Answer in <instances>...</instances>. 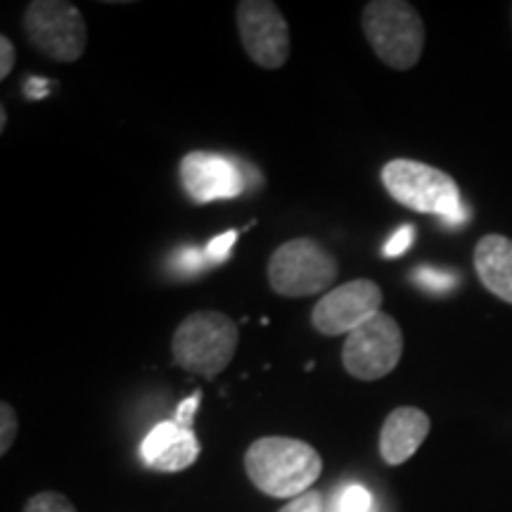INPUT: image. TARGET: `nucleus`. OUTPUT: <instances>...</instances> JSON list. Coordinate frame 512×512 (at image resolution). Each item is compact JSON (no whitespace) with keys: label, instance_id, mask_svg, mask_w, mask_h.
<instances>
[{"label":"nucleus","instance_id":"f257e3e1","mask_svg":"<svg viewBox=\"0 0 512 512\" xmlns=\"http://www.w3.org/2000/svg\"><path fill=\"white\" fill-rule=\"evenodd\" d=\"M245 470L249 482L266 496L292 501L318 482L323 458L302 439L261 437L247 448Z\"/></svg>","mask_w":512,"mask_h":512},{"label":"nucleus","instance_id":"f03ea898","mask_svg":"<svg viewBox=\"0 0 512 512\" xmlns=\"http://www.w3.org/2000/svg\"><path fill=\"white\" fill-rule=\"evenodd\" d=\"M382 185L401 207L434 214L448 223L465 221L458 183L437 166L418 159H392L382 166Z\"/></svg>","mask_w":512,"mask_h":512},{"label":"nucleus","instance_id":"7ed1b4c3","mask_svg":"<svg viewBox=\"0 0 512 512\" xmlns=\"http://www.w3.org/2000/svg\"><path fill=\"white\" fill-rule=\"evenodd\" d=\"M240 330L233 318L221 311H195L181 320L174 332V363L192 375L214 380L235 358Z\"/></svg>","mask_w":512,"mask_h":512},{"label":"nucleus","instance_id":"20e7f679","mask_svg":"<svg viewBox=\"0 0 512 512\" xmlns=\"http://www.w3.org/2000/svg\"><path fill=\"white\" fill-rule=\"evenodd\" d=\"M361 29L375 55L396 72H408L425 48V22L406 0H373L363 8Z\"/></svg>","mask_w":512,"mask_h":512},{"label":"nucleus","instance_id":"39448f33","mask_svg":"<svg viewBox=\"0 0 512 512\" xmlns=\"http://www.w3.org/2000/svg\"><path fill=\"white\" fill-rule=\"evenodd\" d=\"M337 278V261L311 238H294L268 261V285L280 297H311L328 292Z\"/></svg>","mask_w":512,"mask_h":512},{"label":"nucleus","instance_id":"423d86ee","mask_svg":"<svg viewBox=\"0 0 512 512\" xmlns=\"http://www.w3.org/2000/svg\"><path fill=\"white\" fill-rule=\"evenodd\" d=\"M24 34L38 53L53 62H76L86 53V19L67 0H34L24 10Z\"/></svg>","mask_w":512,"mask_h":512},{"label":"nucleus","instance_id":"0eeeda50","mask_svg":"<svg viewBox=\"0 0 512 512\" xmlns=\"http://www.w3.org/2000/svg\"><path fill=\"white\" fill-rule=\"evenodd\" d=\"M403 356V332L389 313H377L347 335L342 349L344 370L363 382L387 377Z\"/></svg>","mask_w":512,"mask_h":512},{"label":"nucleus","instance_id":"6e6552de","mask_svg":"<svg viewBox=\"0 0 512 512\" xmlns=\"http://www.w3.org/2000/svg\"><path fill=\"white\" fill-rule=\"evenodd\" d=\"M238 34L249 60L264 69L285 67L290 57V27L271 0H242L235 10Z\"/></svg>","mask_w":512,"mask_h":512},{"label":"nucleus","instance_id":"1a4fd4ad","mask_svg":"<svg viewBox=\"0 0 512 512\" xmlns=\"http://www.w3.org/2000/svg\"><path fill=\"white\" fill-rule=\"evenodd\" d=\"M382 299L380 285L373 280H351L318 299L311 311V323L325 337L351 335L366 320L380 313Z\"/></svg>","mask_w":512,"mask_h":512},{"label":"nucleus","instance_id":"9d476101","mask_svg":"<svg viewBox=\"0 0 512 512\" xmlns=\"http://www.w3.org/2000/svg\"><path fill=\"white\" fill-rule=\"evenodd\" d=\"M185 195L195 204L235 200L245 192L247 178L235 159L219 152H188L178 166Z\"/></svg>","mask_w":512,"mask_h":512},{"label":"nucleus","instance_id":"9b49d317","mask_svg":"<svg viewBox=\"0 0 512 512\" xmlns=\"http://www.w3.org/2000/svg\"><path fill=\"white\" fill-rule=\"evenodd\" d=\"M202 446L197 434L176 420L157 422L140 444V458L150 470L183 472L200 458Z\"/></svg>","mask_w":512,"mask_h":512},{"label":"nucleus","instance_id":"f8f14e48","mask_svg":"<svg viewBox=\"0 0 512 512\" xmlns=\"http://www.w3.org/2000/svg\"><path fill=\"white\" fill-rule=\"evenodd\" d=\"M430 415L415 406H401L387 415L380 432V453L387 465H403L413 458L430 434Z\"/></svg>","mask_w":512,"mask_h":512},{"label":"nucleus","instance_id":"ddd939ff","mask_svg":"<svg viewBox=\"0 0 512 512\" xmlns=\"http://www.w3.org/2000/svg\"><path fill=\"white\" fill-rule=\"evenodd\" d=\"M475 271L494 297L512 304V240L505 235H484L475 247Z\"/></svg>","mask_w":512,"mask_h":512},{"label":"nucleus","instance_id":"4468645a","mask_svg":"<svg viewBox=\"0 0 512 512\" xmlns=\"http://www.w3.org/2000/svg\"><path fill=\"white\" fill-rule=\"evenodd\" d=\"M325 512H375V496L363 484L339 486Z\"/></svg>","mask_w":512,"mask_h":512},{"label":"nucleus","instance_id":"2eb2a0df","mask_svg":"<svg viewBox=\"0 0 512 512\" xmlns=\"http://www.w3.org/2000/svg\"><path fill=\"white\" fill-rule=\"evenodd\" d=\"M24 512H76V508L67 496L55 494V491H43V494L29 498Z\"/></svg>","mask_w":512,"mask_h":512},{"label":"nucleus","instance_id":"dca6fc26","mask_svg":"<svg viewBox=\"0 0 512 512\" xmlns=\"http://www.w3.org/2000/svg\"><path fill=\"white\" fill-rule=\"evenodd\" d=\"M17 427L19 422L15 408H12L8 401H3L0 403V456H5V453L10 451V446L15 444Z\"/></svg>","mask_w":512,"mask_h":512},{"label":"nucleus","instance_id":"f3484780","mask_svg":"<svg viewBox=\"0 0 512 512\" xmlns=\"http://www.w3.org/2000/svg\"><path fill=\"white\" fill-rule=\"evenodd\" d=\"M325 510L328 508H325L323 496H320L318 491H306V494L292 498L290 503L280 508V512H325Z\"/></svg>","mask_w":512,"mask_h":512},{"label":"nucleus","instance_id":"a211bd4d","mask_svg":"<svg viewBox=\"0 0 512 512\" xmlns=\"http://www.w3.org/2000/svg\"><path fill=\"white\" fill-rule=\"evenodd\" d=\"M235 240H238V230H226L223 235H216L207 245V259L211 261H226L230 249H233Z\"/></svg>","mask_w":512,"mask_h":512},{"label":"nucleus","instance_id":"6ab92c4d","mask_svg":"<svg viewBox=\"0 0 512 512\" xmlns=\"http://www.w3.org/2000/svg\"><path fill=\"white\" fill-rule=\"evenodd\" d=\"M413 238H415V228L413 226H401L392 235V240L387 242V247H384V256H387V259H396V256L408 252V247L413 245Z\"/></svg>","mask_w":512,"mask_h":512},{"label":"nucleus","instance_id":"aec40b11","mask_svg":"<svg viewBox=\"0 0 512 512\" xmlns=\"http://www.w3.org/2000/svg\"><path fill=\"white\" fill-rule=\"evenodd\" d=\"M415 280L432 292H446L448 287L453 285V278H448V273H437V271H430V268H420V271H415Z\"/></svg>","mask_w":512,"mask_h":512},{"label":"nucleus","instance_id":"412c9836","mask_svg":"<svg viewBox=\"0 0 512 512\" xmlns=\"http://www.w3.org/2000/svg\"><path fill=\"white\" fill-rule=\"evenodd\" d=\"M200 403H202V392H195L192 396H188V399L178 403L176 418H174L178 425L185 427V430H192V420H195V413L197 408H200Z\"/></svg>","mask_w":512,"mask_h":512},{"label":"nucleus","instance_id":"4be33fe9","mask_svg":"<svg viewBox=\"0 0 512 512\" xmlns=\"http://www.w3.org/2000/svg\"><path fill=\"white\" fill-rule=\"evenodd\" d=\"M15 60H17V50L12 46V41L8 36H0V79H8L12 69H15Z\"/></svg>","mask_w":512,"mask_h":512},{"label":"nucleus","instance_id":"5701e85b","mask_svg":"<svg viewBox=\"0 0 512 512\" xmlns=\"http://www.w3.org/2000/svg\"><path fill=\"white\" fill-rule=\"evenodd\" d=\"M5 121H8V112L5 107H0V131H5Z\"/></svg>","mask_w":512,"mask_h":512}]
</instances>
